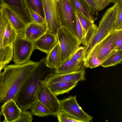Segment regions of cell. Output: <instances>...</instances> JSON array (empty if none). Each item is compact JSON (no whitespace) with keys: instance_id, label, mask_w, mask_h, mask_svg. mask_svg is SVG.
I'll return each instance as SVG.
<instances>
[{"instance_id":"1","label":"cell","mask_w":122,"mask_h":122,"mask_svg":"<svg viewBox=\"0 0 122 122\" xmlns=\"http://www.w3.org/2000/svg\"><path fill=\"white\" fill-rule=\"evenodd\" d=\"M56 69L48 66L46 58H42L27 77L15 98L18 107L23 110L30 108L36 100L38 90L48 78L55 73Z\"/></svg>"},{"instance_id":"2","label":"cell","mask_w":122,"mask_h":122,"mask_svg":"<svg viewBox=\"0 0 122 122\" xmlns=\"http://www.w3.org/2000/svg\"><path fill=\"white\" fill-rule=\"evenodd\" d=\"M38 62L29 60L21 64L5 65L1 73L0 82V118L1 107L14 99L24 81Z\"/></svg>"},{"instance_id":"3","label":"cell","mask_w":122,"mask_h":122,"mask_svg":"<svg viewBox=\"0 0 122 122\" xmlns=\"http://www.w3.org/2000/svg\"><path fill=\"white\" fill-rule=\"evenodd\" d=\"M117 3L108 9L102 15L97 30L88 46L86 47L84 61L88 57L94 47L115 30V19Z\"/></svg>"},{"instance_id":"4","label":"cell","mask_w":122,"mask_h":122,"mask_svg":"<svg viewBox=\"0 0 122 122\" xmlns=\"http://www.w3.org/2000/svg\"><path fill=\"white\" fill-rule=\"evenodd\" d=\"M61 64L70 59L81 44L78 38L67 27L62 26L57 31Z\"/></svg>"},{"instance_id":"5","label":"cell","mask_w":122,"mask_h":122,"mask_svg":"<svg viewBox=\"0 0 122 122\" xmlns=\"http://www.w3.org/2000/svg\"><path fill=\"white\" fill-rule=\"evenodd\" d=\"M57 9L61 26L68 28L77 38L76 10L71 0H57Z\"/></svg>"},{"instance_id":"6","label":"cell","mask_w":122,"mask_h":122,"mask_svg":"<svg viewBox=\"0 0 122 122\" xmlns=\"http://www.w3.org/2000/svg\"><path fill=\"white\" fill-rule=\"evenodd\" d=\"M12 46V59L15 64H22L30 60L34 49V42L17 34Z\"/></svg>"},{"instance_id":"7","label":"cell","mask_w":122,"mask_h":122,"mask_svg":"<svg viewBox=\"0 0 122 122\" xmlns=\"http://www.w3.org/2000/svg\"><path fill=\"white\" fill-rule=\"evenodd\" d=\"M60 111L65 112L81 122L92 121V117L87 114L79 106L76 96H70L60 100Z\"/></svg>"},{"instance_id":"8","label":"cell","mask_w":122,"mask_h":122,"mask_svg":"<svg viewBox=\"0 0 122 122\" xmlns=\"http://www.w3.org/2000/svg\"><path fill=\"white\" fill-rule=\"evenodd\" d=\"M47 30L56 35L61 26L57 13V0H42Z\"/></svg>"},{"instance_id":"9","label":"cell","mask_w":122,"mask_h":122,"mask_svg":"<svg viewBox=\"0 0 122 122\" xmlns=\"http://www.w3.org/2000/svg\"><path fill=\"white\" fill-rule=\"evenodd\" d=\"M36 100L45 105L52 112L53 115L56 116L60 111V100L49 89L46 82L39 88L36 95Z\"/></svg>"},{"instance_id":"10","label":"cell","mask_w":122,"mask_h":122,"mask_svg":"<svg viewBox=\"0 0 122 122\" xmlns=\"http://www.w3.org/2000/svg\"><path fill=\"white\" fill-rule=\"evenodd\" d=\"M117 32V30H116L113 31L96 45L97 48L96 55L98 59L102 60L107 58L117 51L113 50V45Z\"/></svg>"},{"instance_id":"11","label":"cell","mask_w":122,"mask_h":122,"mask_svg":"<svg viewBox=\"0 0 122 122\" xmlns=\"http://www.w3.org/2000/svg\"><path fill=\"white\" fill-rule=\"evenodd\" d=\"M2 12L18 35L23 36L27 25L13 10L8 6L2 5L1 7Z\"/></svg>"},{"instance_id":"12","label":"cell","mask_w":122,"mask_h":122,"mask_svg":"<svg viewBox=\"0 0 122 122\" xmlns=\"http://www.w3.org/2000/svg\"><path fill=\"white\" fill-rule=\"evenodd\" d=\"M58 42L56 35L47 30L44 34L34 42V49H38L47 54Z\"/></svg>"},{"instance_id":"13","label":"cell","mask_w":122,"mask_h":122,"mask_svg":"<svg viewBox=\"0 0 122 122\" xmlns=\"http://www.w3.org/2000/svg\"><path fill=\"white\" fill-rule=\"evenodd\" d=\"M85 71L84 69L66 74H58L55 73L48 77L46 83H52L61 81L78 82L85 80Z\"/></svg>"},{"instance_id":"14","label":"cell","mask_w":122,"mask_h":122,"mask_svg":"<svg viewBox=\"0 0 122 122\" xmlns=\"http://www.w3.org/2000/svg\"><path fill=\"white\" fill-rule=\"evenodd\" d=\"M5 5L13 10L27 25L31 22L29 12L23 0H2Z\"/></svg>"},{"instance_id":"15","label":"cell","mask_w":122,"mask_h":122,"mask_svg":"<svg viewBox=\"0 0 122 122\" xmlns=\"http://www.w3.org/2000/svg\"><path fill=\"white\" fill-rule=\"evenodd\" d=\"M22 110L14 99L5 102L1 107V112L3 116L4 122H15L19 118Z\"/></svg>"},{"instance_id":"16","label":"cell","mask_w":122,"mask_h":122,"mask_svg":"<svg viewBox=\"0 0 122 122\" xmlns=\"http://www.w3.org/2000/svg\"><path fill=\"white\" fill-rule=\"evenodd\" d=\"M47 30L46 23L39 24L32 22L27 25L23 37L34 42L44 34Z\"/></svg>"},{"instance_id":"17","label":"cell","mask_w":122,"mask_h":122,"mask_svg":"<svg viewBox=\"0 0 122 122\" xmlns=\"http://www.w3.org/2000/svg\"><path fill=\"white\" fill-rule=\"evenodd\" d=\"M76 10L93 23L97 18L93 16L96 15L94 10L85 0H71Z\"/></svg>"},{"instance_id":"18","label":"cell","mask_w":122,"mask_h":122,"mask_svg":"<svg viewBox=\"0 0 122 122\" xmlns=\"http://www.w3.org/2000/svg\"><path fill=\"white\" fill-rule=\"evenodd\" d=\"M77 82L61 81L47 83V86L56 96L69 92L77 85Z\"/></svg>"},{"instance_id":"19","label":"cell","mask_w":122,"mask_h":122,"mask_svg":"<svg viewBox=\"0 0 122 122\" xmlns=\"http://www.w3.org/2000/svg\"><path fill=\"white\" fill-rule=\"evenodd\" d=\"M46 63L49 67L56 69L61 64L60 47L58 42L47 54Z\"/></svg>"},{"instance_id":"20","label":"cell","mask_w":122,"mask_h":122,"mask_svg":"<svg viewBox=\"0 0 122 122\" xmlns=\"http://www.w3.org/2000/svg\"><path fill=\"white\" fill-rule=\"evenodd\" d=\"M83 61L78 63L74 62L70 58L62 63L56 70L55 73L64 74L76 71L81 68Z\"/></svg>"},{"instance_id":"21","label":"cell","mask_w":122,"mask_h":122,"mask_svg":"<svg viewBox=\"0 0 122 122\" xmlns=\"http://www.w3.org/2000/svg\"><path fill=\"white\" fill-rule=\"evenodd\" d=\"M17 34L16 31L7 19L6 26L3 36L1 47L12 46L13 43L15 40Z\"/></svg>"},{"instance_id":"22","label":"cell","mask_w":122,"mask_h":122,"mask_svg":"<svg viewBox=\"0 0 122 122\" xmlns=\"http://www.w3.org/2000/svg\"><path fill=\"white\" fill-rule=\"evenodd\" d=\"M30 109L32 114L39 117L53 115L52 113L47 107L37 100H35Z\"/></svg>"},{"instance_id":"23","label":"cell","mask_w":122,"mask_h":122,"mask_svg":"<svg viewBox=\"0 0 122 122\" xmlns=\"http://www.w3.org/2000/svg\"><path fill=\"white\" fill-rule=\"evenodd\" d=\"M27 9L37 13L44 20L45 16L42 0H23Z\"/></svg>"},{"instance_id":"24","label":"cell","mask_w":122,"mask_h":122,"mask_svg":"<svg viewBox=\"0 0 122 122\" xmlns=\"http://www.w3.org/2000/svg\"><path fill=\"white\" fill-rule=\"evenodd\" d=\"M97 46L94 47L88 58L84 61V66L86 68H92L101 65L107 59L100 60L98 59L96 55Z\"/></svg>"},{"instance_id":"25","label":"cell","mask_w":122,"mask_h":122,"mask_svg":"<svg viewBox=\"0 0 122 122\" xmlns=\"http://www.w3.org/2000/svg\"><path fill=\"white\" fill-rule=\"evenodd\" d=\"M122 60V50L116 51L104 61L101 64L104 67H107L121 64Z\"/></svg>"},{"instance_id":"26","label":"cell","mask_w":122,"mask_h":122,"mask_svg":"<svg viewBox=\"0 0 122 122\" xmlns=\"http://www.w3.org/2000/svg\"><path fill=\"white\" fill-rule=\"evenodd\" d=\"M13 56L12 46H8L0 48V63L7 64L12 60Z\"/></svg>"},{"instance_id":"27","label":"cell","mask_w":122,"mask_h":122,"mask_svg":"<svg viewBox=\"0 0 122 122\" xmlns=\"http://www.w3.org/2000/svg\"><path fill=\"white\" fill-rule=\"evenodd\" d=\"M76 13L82 27L83 39L86 31L94 23L89 20L82 14L76 10Z\"/></svg>"},{"instance_id":"28","label":"cell","mask_w":122,"mask_h":122,"mask_svg":"<svg viewBox=\"0 0 122 122\" xmlns=\"http://www.w3.org/2000/svg\"><path fill=\"white\" fill-rule=\"evenodd\" d=\"M97 28V25L93 24L86 32L83 38L82 42L83 45L87 46L93 37Z\"/></svg>"},{"instance_id":"29","label":"cell","mask_w":122,"mask_h":122,"mask_svg":"<svg viewBox=\"0 0 122 122\" xmlns=\"http://www.w3.org/2000/svg\"><path fill=\"white\" fill-rule=\"evenodd\" d=\"M122 1L117 4L115 19V30H122Z\"/></svg>"},{"instance_id":"30","label":"cell","mask_w":122,"mask_h":122,"mask_svg":"<svg viewBox=\"0 0 122 122\" xmlns=\"http://www.w3.org/2000/svg\"><path fill=\"white\" fill-rule=\"evenodd\" d=\"M86 47L79 46L70 59L77 62L83 61L84 56Z\"/></svg>"},{"instance_id":"31","label":"cell","mask_w":122,"mask_h":122,"mask_svg":"<svg viewBox=\"0 0 122 122\" xmlns=\"http://www.w3.org/2000/svg\"><path fill=\"white\" fill-rule=\"evenodd\" d=\"M7 18L0 9V48H2V42L5 29Z\"/></svg>"},{"instance_id":"32","label":"cell","mask_w":122,"mask_h":122,"mask_svg":"<svg viewBox=\"0 0 122 122\" xmlns=\"http://www.w3.org/2000/svg\"><path fill=\"white\" fill-rule=\"evenodd\" d=\"M56 116L58 121L59 122H81L63 112H60L57 114Z\"/></svg>"},{"instance_id":"33","label":"cell","mask_w":122,"mask_h":122,"mask_svg":"<svg viewBox=\"0 0 122 122\" xmlns=\"http://www.w3.org/2000/svg\"><path fill=\"white\" fill-rule=\"evenodd\" d=\"M32 114L29 111L22 110L19 118L15 122H31L33 119Z\"/></svg>"},{"instance_id":"34","label":"cell","mask_w":122,"mask_h":122,"mask_svg":"<svg viewBox=\"0 0 122 122\" xmlns=\"http://www.w3.org/2000/svg\"><path fill=\"white\" fill-rule=\"evenodd\" d=\"M113 49L116 51L122 50V30H117L113 44Z\"/></svg>"},{"instance_id":"35","label":"cell","mask_w":122,"mask_h":122,"mask_svg":"<svg viewBox=\"0 0 122 122\" xmlns=\"http://www.w3.org/2000/svg\"><path fill=\"white\" fill-rule=\"evenodd\" d=\"M32 22L42 24L45 23V20L39 15L30 9H28Z\"/></svg>"},{"instance_id":"36","label":"cell","mask_w":122,"mask_h":122,"mask_svg":"<svg viewBox=\"0 0 122 122\" xmlns=\"http://www.w3.org/2000/svg\"><path fill=\"white\" fill-rule=\"evenodd\" d=\"M75 29L77 38L80 43L81 44L83 40L82 29L78 19L76 15Z\"/></svg>"},{"instance_id":"37","label":"cell","mask_w":122,"mask_h":122,"mask_svg":"<svg viewBox=\"0 0 122 122\" xmlns=\"http://www.w3.org/2000/svg\"><path fill=\"white\" fill-rule=\"evenodd\" d=\"M96 8L97 11H100L103 10L110 3L112 0H95Z\"/></svg>"},{"instance_id":"38","label":"cell","mask_w":122,"mask_h":122,"mask_svg":"<svg viewBox=\"0 0 122 122\" xmlns=\"http://www.w3.org/2000/svg\"><path fill=\"white\" fill-rule=\"evenodd\" d=\"M92 8L97 15H98V13L96 8L95 0H85Z\"/></svg>"},{"instance_id":"39","label":"cell","mask_w":122,"mask_h":122,"mask_svg":"<svg viewBox=\"0 0 122 122\" xmlns=\"http://www.w3.org/2000/svg\"><path fill=\"white\" fill-rule=\"evenodd\" d=\"M6 64H7L6 63H0V72H1L2 70L3 69L4 67Z\"/></svg>"},{"instance_id":"40","label":"cell","mask_w":122,"mask_h":122,"mask_svg":"<svg viewBox=\"0 0 122 122\" xmlns=\"http://www.w3.org/2000/svg\"><path fill=\"white\" fill-rule=\"evenodd\" d=\"M112 2L115 4L122 1V0H112Z\"/></svg>"},{"instance_id":"41","label":"cell","mask_w":122,"mask_h":122,"mask_svg":"<svg viewBox=\"0 0 122 122\" xmlns=\"http://www.w3.org/2000/svg\"><path fill=\"white\" fill-rule=\"evenodd\" d=\"M2 5V0H0V8H1Z\"/></svg>"},{"instance_id":"42","label":"cell","mask_w":122,"mask_h":122,"mask_svg":"<svg viewBox=\"0 0 122 122\" xmlns=\"http://www.w3.org/2000/svg\"><path fill=\"white\" fill-rule=\"evenodd\" d=\"M1 72H0V80H1Z\"/></svg>"},{"instance_id":"43","label":"cell","mask_w":122,"mask_h":122,"mask_svg":"<svg viewBox=\"0 0 122 122\" xmlns=\"http://www.w3.org/2000/svg\"></svg>"}]
</instances>
